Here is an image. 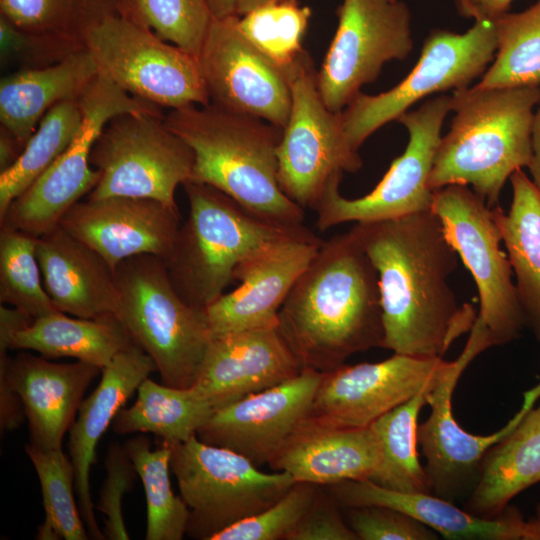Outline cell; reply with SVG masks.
I'll return each instance as SVG.
<instances>
[{"label":"cell","mask_w":540,"mask_h":540,"mask_svg":"<svg viewBox=\"0 0 540 540\" xmlns=\"http://www.w3.org/2000/svg\"><path fill=\"white\" fill-rule=\"evenodd\" d=\"M169 444L171 472L189 509L186 534L194 539L210 540L266 509L296 482L285 471L263 472L243 455L207 444L196 435Z\"/></svg>","instance_id":"8"},{"label":"cell","mask_w":540,"mask_h":540,"mask_svg":"<svg viewBox=\"0 0 540 540\" xmlns=\"http://www.w3.org/2000/svg\"><path fill=\"white\" fill-rule=\"evenodd\" d=\"M381 462V444L372 426H337L309 414L268 465L289 473L296 482L329 486L371 480Z\"/></svg>","instance_id":"25"},{"label":"cell","mask_w":540,"mask_h":540,"mask_svg":"<svg viewBox=\"0 0 540 540\" xmlns=\"http://www.w3.org/2000/svg\"><path fill=\"white\" fill-rule=\"evenodd\" d=\"M429 387L371 425L382 450L380 468L371 481L383 488L404 493H431L418 453V417L426 405L425 393Z\"/></svg>","instance_id":"33"},{"label":"cell","mask_w":540,"mask_h":540,"mask_svg":"<svg viewBox=\"0 0 540 540\" xmlns=\"http://www.w3.org/2000/svg\"><path fill=\"white\" fill-rule=\"evenodd\" d=\"M106 477L95 509L104 515L103 533L109 540H128L122 500L136 480L137 471L123 446L113 443L105 458Z\"/></svg>","instance_id":"45"},{"label":"cell","mask_w":540,"mask_h":540,"mask_svg":"<svg viewBox=\"0 0 540 540\" xmlns=\"http://www.w3.org/2000/svg\"><path fill=\"white\" fill-rule=\"evenodd\" d=\"M338 26L316 74L327 108L341 112L363 85L374 82L385 63L412 50L411 14L399 0H343Z\"/></svg>","instance_id":"16"},{"label":"cell","mask_w":540,"mask_h":540,"mask_svg":"<svg viewBox=\"0 0 540 540\" xmlns=\"http://www.w3.org/2000/svg\"><path fill=\"white\" fill-rule=\"evenodd\" d=\"M154 371L157 367L152 358L132 342L102 369L99 384L83 399L69 429L68 450L74 467L75 495L92 539H106L96 520L90 487L97 444L141 382Z\"/></svg>","instance_id":"24"},{"label":"cell","mask_w":540,"mask_h":540,"mask_svg":"<svg viewBox=\"0 0 540 540\" xmlns=\"http://www.w3.org/2000/svg\"><path fill=\"white\" fill-rule=\"evenodd\" d=\"M277 328L302 368L322 373L383 347L378 274L352 229L322 240L280 308Z\"/></svg>","instance_id":"2"},{"label":"cell","mask_w":540,"mask_h":540,"mask_svg":"<svg viewBox=\"0 0 540 540\" xmlns=\"http://www.w3.org/2000/svg\"><path fill=\"white\" fill-rule=\"evenodd\" d=\"M512 202L508 212L492 208L507 256L516 276V288L526 324L540 341V189L522 169L510 176Z\"/></svg>","instance_id":"31"},{"label":"cell","mask_w":540,"mask_h":540,"mask_svg":"<svg viewBox=\"0 0 540 540\" xmlns=\"http://www.w3.org/2000/svg\"><path fill=\"white\" fill-rule=\"evenodd\" d=\"M378 274L385 349L442 358L477 318L459 305L449 278L458 254L431 211L356 223L352 228Z\"/></svg>","instance_id":"1"},{"label":"cell","mask_w":540,"mask_h":540,"mask_svg":"<svg viewBox=\"0 0 540 540\" xmlns=\"http://www.w3.org/2000/svg\"><path fill=\"white\" fill-rule=\"evenodd\" d=\"M164 122L194 153L189 181L215 187L266 221L304 225L305 209L278 184L281 127L211 103L172 109Z\"/></svg>","instance_id":"3"},{"label":"cell","mask_w":540,"mask_h":540,"mask_svg":"<svg viewBox=\"0 0 540 540\" xmlns=\"http://www.w3.org/2000/svg\"><path fill=\"white\" fill-rule=\"evenodd\" d=\"M114 276L118 293L114 314L132 341L152 358L163 384L191 388L213 339L206 312L178 295L158 256L125 259Z\"/></svg>","instance_id":"6"},{"label":"cell","mask_w":540,"mask_h":540,"mask_svg":"<svg viewBox=\"0 0 540 540\" xmlns=\"http://www.w3.org/2000/svg\"><path fill=\"white\" fill-rule=\"evenodd\" d=\"M98 1L102 3L104 6H106L108 9L117 12V6H118L119 0H98Z\"/></svg>","instance_id":"52"},{"label":"cell","mask_w":540,"mask_h":540,"mask_svg":"<svg viewBox=\"0 0 540 540\" xmlns=\"http://www.w3.org/2000/svg\"><path fill=\"white\" fill-rule=\"evenodd\" d=\"M286 72L292 104L277 150L278 184L297 205L315 211L328 187L340 183L344 172H357L362 160L344 133L340 112L323 102L308 52Z\"/></svg>","instance_id":"9"},{"label":"cell","mask_w":540,"mask_h":540,"mask_svg":"<svg viewBox=\"0 0 540 540\" xmlns=\"http://www.w3.org/2000/svg\"><path fill=\"white\" fill-rule=\"evenodd\" d=\"M341 507L377 505L400 510L445 539L540 540V520H525L508 506L500 515L485 518L458 508L432 493H404L383 488L371 480H348L326 486Z\"/></svg>","instance_id":"26"},{"label":"cell","mask_w":540,"mask_h":540,"mask_svg":"<svg viewBox=\"0 0 540 540\" xmlns=\"http://www.w3.org/2000/svg\"><path fill=\"white\" fill-rule=\"evenodd\" d=\"M540 482V403L484 456L466 510L500 515L522 491Z\"/></svg>","instance_id":"29"},{"label":"cell","mask_w":540,"mask_h":540,"mask_svg":"<svg viewBox=\"0 0 540 540\" xmlns=\"http://www.w3.org/2000/svg\"><path fill=\"white\" fill-rule=\"evenodd\" d=\"M83 48L77 42L26 32L0 17L2 66H16L17 70L47 67Z\"/></svg>","instance_id":"43"},{"label":"cell","mask_w":540,"mask_h":540,"mask_svg":"<svg viewBox=\"0 0 540 540\" xmlns=\"http://www.w3.org/2000/svg\"><path fill=\"white\" fill-rule=\"evenodd\" d=\"M446 361L394 353L376 363L322 373L310 415L343 427H368L429 387Z\"/></svg>","instance_id":"18"},{"label":"cell","mask_w":540,"mask_h":540,"mask_svg":"<svg viewBox=\"0 0 540 540\" xmlns=\"http://www.w3.org/2000/svg\"><path fill=\"white\" fill-rule=\"evenodd\" d=\"M498 47L480 88L540 86V0L495 20Z\"/></svg>","instance_id":"36"},{"label":"cell","mask_w":540,"mask_h":540,"mask_svg":"<svg viewBox=\"0 0 540 540\" xmlns=\"http://www.w3.org/2000/svg\"><path fill=\"white\" fill-rule=\"evenodd\" d=\"M451 109V96L441 95L402 114L397 121L409 133L404 153L363 197L345 198L339 192L340 183L330 185L315 210L318 229L325 231L346 222H375L429 211L434 196L429 179L442 124Z\"/></svg>","instance_id":"15"},{"label":"cell","mask_w":540,"mask_h":540,"mask_svg":"<svg viewBox=\"0 0 540 540\" xmlns=\"http://www.w3.org/2000/svg\"><path fill=\"white\" fill-rule=\"evenodd\" d=\"M339 507L327 490L319 488L312 505L285 540H358Z\"/></svg>","instance_id":"46"},{"label":"cell","mask_w":540,"mask_h":540,"mask_svg":"<svg viewBox=\"0 0 540 540\" xmlns=\"http://www.w3.org/2000/svg\"><path fill=\"white\" fill-rule=\"evenodd\" d=\"M98 0H0V15L26 32L84 46L88 26L111 13Z\"/></svg>","instance_id":"40"},{"label":"cell","mask_w":540,"mask_h":540,"mask_svg":"<svg viewBox=\"0 0 540 540\" xmlns=\"http://www.w3.org/2000/svg\"><path fill=\"white\" fill-rule=\"evenodd\" d=\"M276 1H281V0H241L240 6L238 9V16H242L259 6L276 2Z\"/></svg>","instance_id":"51"},{"label":"cell","mask_w":540,"mask_h":540,"mask_svg":"<svg viewBox=\"0 0 540 540\" xmlns=\"http://www.w3.org/2000/svg\"><path fill=\"white\" fill-rule=\"evenodd\" d=\"M189 203L172 251L165 260L169 280L190 306L205 311L233 280L236 266L263 245L308 230L266 221L207 184H183Z\"/></svg>","instance_id":"5"},{"label":"cell","mask_w":540,"mask_h":540,"mask_svg":"<svg viewBox=\"0 0 540 540\" xmlns=\"http://www.w3.org/2000/svg\"><path fill=\"white\" fill-rule=\"evenodd\" d=\"M513 0H454L458 13L475 21H495L508 12Z\"/></svg>","instance_id":"47"},{"label":"cell","mask_w":540,"mask_h":540,"mask_svg":"<svg viewBox=\"0 0 540 540\" xmlns=\"http://www.w3.org/2000/svg\"><path fill=\"white\" fill-rule=\"evenodd\" d=\"M532 122V159L528 166L533 183L540 189V99Z\"/></svg>","instance_id":"49"},{"label":"cell","mask_w":540,"mask_h":540,"mask_svg":"<svg viewBox=\"0 0 540 540\" xmlns=\"http://www.w3.org/2000/svg\"><path fill=\"white\" fill-rule=\"evenodd\" d=\"M536 518L540 520V504L536 507Z\"/></svg>","instance_id":"53"},{"label":"cell","mask_w":540,"mask_h":540,"mask_svg":"<svg viewBox=\"0 0 540 540\" xmlns=\"http://www.w3.org/2000/svg\"><path fill=\"white\" fill-rule=\"evenodd\" d=\"M83 121L69 147L18 195L0 216V226L39 237L59 224L62 216L98 182L91 166L93 144L110 119L125 112L163 116L162 108L127 93L98 76L78 98Z\"/></svg>","instance_id":"10"},{"label":"cell","mask_w":540,"mask_h":540,"mask_svg":"<svg viewBox=\"0 0 540 540\" xmlns=\"http://www.w3.org/2000/svg\"><path fill=\"white\" fill-rule=\"evenodd\" d=\"M83 43L98 74L132 96L170 110L210 104L197 57L125 15L101 16Z\"/></svg>","instance_id":"7"},{"label":"cell","mask_w":540,"mask_h":540,"mask_svg":"<svg viewBox=\"0 0 540 540\" xmlns=\"http://www.w3.org/2000/svg\"><path fill=\"white\" fill-rule=\"evenodd\" d=\"M82 121L78 99L59 102L47 111L15 164L0 173V216L69 147Z\"/></svg>","instance_id":"35"},{"label":"cell","mask_w":540,"mask_h":540,"mask_svg":"<svg viewBox=\"0 0 540 540\" xmlns=\"http://www.w3.org/2000/svg\"><path fill=\"white\" fill-rule=\"evenodd\" d=\"M497 47L495 21H475L463 34L433 30L424 41L416 66L400 83L377 95L360 92L340 112L348 141L359 150L371 134L397 120L417 101L433 93L468 87L484 74Z\"/></svg>","instance_id":"12"},{"label":"cell","mask_w":540,"mask_h":540,"mask_svg":"<svg viewBox=\"0 0 540 540\" xmlns=\"http://www.w3.org/2000/svg\"><path fill=\"white\" fill-rule=\"evenodd\" d=\"M451 98L455 115L440 139L429 186H472L493 208L506 180L531 162L540 86H468L454 90Z\"/></svg>","instance_id":"4"},{"label":"cell","mask_w":540,"mask_h":540,"mask_svg":"<svg viewBox=\"0 0 540 540\" xmlns=\"http://www.w3.org/2000/svg\"><path fill=\"white\" fill-rule=\"evenodd\" d=\"M319 487L295 482L275 503L223 529L210 540H285L312 505Z\"/></svg>","instance_id":"42"},{"label":"cell","mask_w":540,"mask_h":540,"mask_svg":"<svg viewBox=\"0 0 540 540\" xmlns=\"http://www.w3.org/2000/svg\"><path fill=\"white\" fill-rule=\"evenodd\" d=\"M311 14L298 0H281L237 16L236 24L256 48L286 70L305 51L302 41Z\"/></svg>","instance_id":"39"},{"label":"cell","mask_w":540,"mask_h":540,"mask_svg":"<svg viewBox=\"0 0 540 540\" xmlns=\"http://www.w3.org/2000/svg\"><path fill=\"white\" fill-rule=\"evenodd\" d=\"M358 540H436L438 534L414 517L377 505L343 507Z\"/></svg>","instance_id":"44"},{"label":"cell","mask_w":540,"mask_h":540,"mask_svg":"<svg viewBox=\"0 0 540 540\" xmlns=\"http://www.w3.org/2000/svg\"><path fill=\"white\" fill-rule=\"evenodd\" d=\"M164 117L125 112L109 120L91 150L99 179L87 198H149L177 207L175 191L191 179L194 153Z\"/></svg>","instance_id":"11"},{"label":"cell","mask_w":540,"mask_h":540,"mask_svg":"<svg viewBox=\"0 0 540 540\" xmlns=\"http://www.w3.org/2000/svg\"><path fill=\"white\" fill-rule=\"evenodd\" d=\"M23 149L24 146L9 131L0 126V173L15 164Z\"/></svg>","instance_id":"48"},{"label":"cell","mask_w":540,"mask_h":540,"mask_svg":"<svg viewBox=\"0 0 540 540\" xmlns=\"http://www.w3.org/2000/svg\"><path fill=\"white\" fill-rule=\"evenodd\" d=\"M393 1H395V0H393Z\"/></svg>","instance_id":"54"},{"label":"cell","mask_w":540,"mask_h":540,"mask_svg":"<svg viewBox=\"0 0 540 540\" xmlns=\"http://www.w3.org/2000/svg\"><path fill=\"white\" fill-rule=\"evenodd\" d=\"M97 76L94 60L83 48L53 65L19 69L2 77L1 127L25 147L50 108L78 99Z\"/></svg>","instance_id":"28"},{"label":"cell","mask_w":540,"mask_h":540,"mask_svg":"<svg viewBox=\"0 0 540 540\" xmlns=\"http://www.w3.org/2000/svg\"><path fill=\"white\" fill-rule=\"evenodd\" d=\"M236 18H212L197 57L210 103L283 129L292 104L287 72L240 32Z\"/></svg>","instance_id":"17"},{"label":"cell","mask_w":540,"mask_h":540,"mask_svg":"<svg viewBox=\"0 0 540 540\" xmlns=\"http://www.w3.org/2000/svg\"><path fill=\"white\" fill-rule=\"evenodd\" d=\"M132 342L113 313L72 318L56 311L0 339V348L32 350L48 359L71 357L102 370Z\"/></svg>","instance_id":"30"},{"label":"cell","mask_w":540,"mask_h":540,"mask_svg":"<svg viewBox=\"0 0 540 540\" xmlns=\"http://www.w3.org/2000/svg\"><path fill=\"white\" fill-rule=\"evenodd\" d=\"M36 241L26 232L0 227V302L33 319L59 311L43 285Z\"/></svg>","instance_id":"38"},{"label":"cell","mask_w":540,"mask_h":540,"mask_svg":"<svg viewBox=\"0 0 540 540\" xmlns=\"http://www.w3.org/2000/svg\"><path fill=\"white\" fill-rule=\"evenodd\" d=\"M430 210L475 281L480 304L477 317L494 345L517 339L527 326L526 318L510 261L500 248L502 236L492 208L469 186L452 184L434 190Z\"/></svg>","instance_id":"13"},{"label":"cell","mask_w":540,"mask_h":540,"mask_svg":"<svg viewBox=\"0 0 540 540\" xmlns=\"http://www.w3.org/2000/svg\"><path fill=\"white\" fill-rule=\"evenodd\" d=\"M321 378L322 372L303 369L287 381L215 410L196 436L258 467L268 464L309 415Z\"/></svg>","instance_id":"20"},{"label":"cell","mask_w":540,"mask_h":540,"mask_svg":"<svg viewBox=\"0 0 540 540\" xmlns=\"http://www.w3.org/2000/svg\"><path fill=\"white\" fill-rule=\"evenodd\" d=\"M213 408L191 388L159 384L147 377L137 389L133 405L122 408L112 422L119 435L152 433L169 443H181L197 434Z\"/></svg>","instance_id":"32"},{"label":"cell","mask_w":540,"mask_h":540,"mask_svg":"<svg viewBox=\"0 0 540 540\" xmlns=\"http://www.w3.org/2000/svg\"><path fill=\"white\" fill-rule=\"evenodd\" d=\"M211 15L215 19L238 16L241 0H206Z\"/></svg>","instance_id":"50"},{"label":"cell","mask_w":540,"mask_h":540,"mask_svg":"<svg viewBox=\"0 0 540 540\" xmlns=\"http://www.w3.org/2000/svg\"><path fill=\"white\" fill-rule=\"evenodd\" d=\"M302 370L277 327L229 332L213 336L191 389L215 411Z\"/></svg>","instance_id":"22"},{"label":"cell","mask_w":540,"mask_h":540,"mask_svg":"<svg viewBox=\"0 0 540 540\" xmlns=\"http://www.w3.org/2000/svg\"><path fill=\"white\" fill-rule=\"evenodd\" d=\"M58 225L115 270L121 261L141 254L165 261L181 222L177 207L149 198L112 196L78 201Z\"/></svg>","instance_id":"21"},{"label":"cell","mask_w":540,"mask_h":540,"mask_svg":"<svg viewBox=\"0 0 540 540\" xmlns=\"http://www.w3.org/2000/svg\"><path fill=\"white\" fill-rule=\"evenodd\" d=\"M140 477L146 499V540H181L186 534L189 509L172 490L169 472L171 446L160 442L152 449L149 438L137 435L123 445Z\"/></svg>","instance_id":"34"},{"label":"cell","mask_w":540,"mask_h":540,"mask_svg":"<svg viewBox=\"0 0 540 540\" xmlns=\"http://www.w3.org/2000/svg\"><path fill=\"white\" fill-rule=\"evenodd\" d=\"M117 12L195 57L213 18L206 0H119Z\"/></svg>","instance_id":"41"},{"label":"cell","mask_w":540,"mask_h":540,"mask_svg":"<svg viewBox=\"0 0 540 540\" xmlns=\"http://www.w3.org/2000/svg\"><path fill=\"white\" fill-rule=\"evenodd\" d=\"M321 242L308 229L271 241L245 257L233 272L240 285L205 310L213 336L277 327L280 308Z\"/></svg>","instance_id":"19"},{"label":"cell","mask_w":540,"mask_h":540,"mask_svg":"<svg viewBox=\"0 0 540 540\" xmlns=\"http://www.w3.org/2000/svg\"><path fill=\"white\" fill-rule=\"evenodd\" d=\"M7 350L0 348V381H7L22 401L30 444L62 449L85 391L102 370L82 361L56 363L26 351L11 358Z\"/></svg>","instance_id":"23"},{"label":"cell","mask_w":540,"mask_h":540,"mask_svg":"<svg viewBox=\"0 0 540 540\" xmlns=\"http://www.w3.org/2000/svg\"><path fill=\"white\" fill-rule=\"evenodd\" d=\"M494 346L490 333L476 318L461 354L445 362L425 393L431 411L418 426V442L426 459L431 493L454 502L471 492L482 460L495 444L506 437L540 398V383L524 393L518 412L504 427L490 435H475L456 421L452 398L457 383L468 365L482 352Z\"/></svg>","instance_id":"14"},{"label":"cell","mask_w":540,"mask_h":540,"mask_svg":"<svg viewBox=\"0 0 540 540\" xmlns=\"http://www.w3.org/2000/svg\"><path fill=\"white\" fill-rule=\"evenodd\" d=\"M36 256L44 288L57 310L80 318L114 314V270L88 245L57 225L37 237Z\"/></svg>","instance_id":"27"},{"label":"cell","mask_w":540,"mask_h":540,"mask_svg":"<svg viewBox=\"0 0 540 540\" xmlns=\"http://www.w3.org/2000/svg\"><path fill=\"white\" fill-rule=\"evenodd\" d=\"M25 451L38 476L45 518L35 538L87 540L89 534L75 501L74 467L62 449L43 450L30 443Z\"/></svg>","instance_id":"37"}]
</instances>
